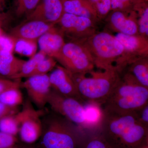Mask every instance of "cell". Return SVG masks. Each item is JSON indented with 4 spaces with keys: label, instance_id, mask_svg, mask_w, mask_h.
<instances>
[{
    "label": "cell",
    "instance_id": "9",
    "mask_svg": "<svg viewBox=\"0 0 148 148\" xmlns=\"http://www.w3.org/2000/svg\"><path fill=\"white\" fill-rule=\"evenodd\" d=\"M114 36L122 46L124 50L120 67L121 71H124L135 60L147 57L148 39L139 35H127L118 32Z\"/></svg>",
    "mask_w": 148,
    "mask_h": 148
},
{
    "label": "cell",
    "instance_id": "5",
    "mask_svg": "<svg viewBox=\"0 0 148 148\" xmlns=\"http://www.w3.org/2000/svg\"><path fill=\"white\" fill-rule=\"evenodd\" d=\"M78 41L87 49L97 68L103 70L119 68L124 50L113 35L106 32L95 33Z\"/></svg>",
    "mask_w": 148,
    "mask_h": 148
},
{
    "label": "cell",
    "instance_id": "39",
    "mask_svg": "<svg viewBox=\"0 0 148 148\" xmlns=\"http://www.w3.org/2000/svg\"><path fill=\"white\" fill-rule=\"evenodd\" d=\"M143 148H148V145L145 146V147H144Z\"/></svg>",
    "mask_w": 148,
    "mask_h": 148
},
{
    "label": "cell",
    "instance_id": "7",
    "mask_svg": "<svg viewBox=\"0 0 148 148\" xmlns=\"http://www.w3.org/2000/svg\"><path fill=\"white\" fill-rule=\"evenodd\" d=\"M54 59L73 74L88 73L95 66L89 52L78 41L65 43Z\"/></svg>",
    "mask_w": 148,
    "mask_h": 148
},
{
    "label": "cell",
    "instance_id": "11",
    "mask_svg": "<svg viewBox=\"0 0 148 148\" xmlns=\"http://www.w3.org/2000/svg\"><path fill=\"white\" fill-rule=\"evenodd\" d=\"M21 86L25 88L29 100L39 109H44L51 89L49 75L29 77L21 83Z\"/></svg>",
    "mask_w": 148,
    "mask_h": 148
},
{
    "label": "cell",
    "instance_id": "3",
    "mask_svg": "<svg viewBox=\"0 0 148 148\" xmlns=\"http://www.w3.org/2000/svg\"><path fill=\"white\" fill-rule=\"evenodd\" d=\"M42 132L38 148H78L83 135L78 127L51 110L42 117Z\"/></svg>",
    "mask_w": 148,
    "mask_h": 148
},
{
    "label": "cell",
    "instance_id": "23",
    "mask_svg": "<svg viewBox=\"0 0 148 148\" xmlns=\"http://www.w3.org/2000/svg\"><path fill=\"white\" fill-rule=\"evenodd\" d=\"M20 87H13L3 92L0 95V101L12 107H18L24 103Z\"/></svg>",
    "mask_w": 148,
    "mask_h": 148
},
{
    "label": "cell",
    "instance_id": "8",
    "mask_svg": "<svg viewBox=\"0 0 148 148\" xmlns=\"http://www.w3.org/2000/svg\"><path fill=\"white\" fill-rule=\"evenodd\" d=\"M24 116L19 128L20 139L25 144L32 145L39 140L42 132V117L47 112L45 109L36 110L29 99L23 104Z\"/></svg>",
    "mask_w": 148,
    "mask_h": 148
},
{
    "label": "cell",
    "instance_id": "28",
    "mask_svg": "<svg viewBox=\"0 0 148 148\" xmlns=\"http://www.w3.org/2000/svg\"><path fill=\"white\" fill-rule=\"evenodd\" d=\"M21 79H10L0 76V95L5 90L13 87H21Z\"/></svg>",
    "mask_w": 148,
    "mask_h": 148
},
{
    "label": "cell",
    "instance_id": "2",
    "mask_svg": "<svg viewBox=\"0 0 148 148\" xmlns=\"http://www.w3.org/2000/svg\"><path fill=\"white\" fill-rule=\"evenodd\" d=\"M121 74L102 109L118 113L136 112L148 105V88L128 72Z\"/></svg>",
    "mask_w": 148,
    "mask_h": 148
},
{
    "label": "cell",
    "instance_id": "38",
    "mask_svg": "<svg viewBox=\"0 0 148 148\" xmlns=\"http://www.w3.org/2000/svg\"><path fill=\"white\" fill-rule=\"evenodd\" d=\"M20 147H21V145L17 144V145L12 148H20Z\"/></svg>",
    "mask_w": 148,
    "mask_h": 148
},
{
    "label": "cell",
    "instance_id": "18",
    "mask_svg": "<svg viewBox=\"0 0 148 148\" xmlns=\"http://www.w3.org/2000/svg\"><path fill=\"white\" fill-rule=\"evenodd\" d=\"M83 134L78 148H114L104 138L99 127Z\"/></svg>",
    "mask_w": 148,
    "mask_h": 148
},
{
    "label": "cell",
    "instance_id": "26",
    "mask_svg": "<svg viewBox=\"0 0 148 148\" xmlns=\"http://www.w3.org/2000/svg\"><path fill=\"white\" fill-rule=\"evenodd\" d=\"M138 34L146 38L148 36V9L146 8L138 21Z\"/></svg>",
    "mask_w": 148,
    "mask_h": 148
},
{
    "label": "cell",
    "instance_id": "12",
    "mask_svg": "<svg viewBox=\"0 0 148 148\" xmlns=\"http://www.w3.org/2000/svg\"><path fill=\"white\" fill-rule=\"evenodd\" d=\"M49 76L51 89L61 95L75 98L82 103L71 73L62 66H58Z\"/></svg>",
    "mask_w": 148,
    "mask_h": 148
},
{
    "label": "cell",
    "instance_id": "24",
    "mask_svg": "<svg viewBox=\"0 0 148 148\" xmlns=\"http://www.w3.org/2000/svg\"><path fill=\"white\" fill-rule=\"evenodd\" d=\"M37 41L24 39H15L14 51L16 53L31 58L36 53Z\"/></svg>",
    "mask_w": 148,
    "mask_h": 148
},
{
    "label": "cell",
    "instance_id": "34",
    "mask_svg": "<svg viewBox=\"0 0 148 148\" xmlns=\"http://www.w3.org/2000/svg\"><path fill=\"white\" fill-rule=\"evenodd\" d=\"M130 0H111V8L112 9L123 8L126 3Z\"/></svg>",
    "mask_w": 148,
    "mask_h": 148
},
{
    "label": "cell",
    "instance_id": "31",
    "mask_svg": "<svg viewBox=\"0 0 148 148\" xmlns=\"http://www.w3.org/2000/svg\"><path fill=\"white\" fill-rule=\"evenodd\" d=\"M101 15L107 14L111 9V0H90Z\"/></svg>",
    "mask_w": 148,
    "mask_h": 148
},
{
    "label": "cell",
    "instance_id": "27",
    "mask_svg": "<svg viewBox=\"0 0 148 148\" xmlns=\"http://www.w3.org/2000/svg\"><path fill=\"white\" fill-rule=\"evenodd\" d=\"M15 39L4 34L0 36V51L12 53L14 51Z\"/></svg>",
    "mask_w": 148,
    "mask_h": 148
},
{
    "label": "cell",
    "instance_id": "6",
    "mask_svg": "<svg viewBox=\"0 0 148 148\" xmlns=\"http://www.w3.org/2000/svg\"><path fill=\"white\" fill-rule=\"evenodd\" d=\"M47 104L51 110L75 125L82 133L93 129L86 119L85 106L77 99L64 96L51 89Z\"/></svg>",
    "mask_w": 148,
    "mask_h": 148
},
{
    "label": "cell",
    "instance_id": "17",
    "mask_svg": "<svg viewBox=\"0 0 148 148\" xmlns=\"http://www.w3.org/2000/svg\"><path fill=\"white\" fill-rule=\"evenodd\" d=\"M25 62L14 56L12 53L0 51V76L11 79L20 71Z\"/></svg>",
    "mask_w": 148,
    "mask_h": 148
},
{
    "label": "cell",
    "instance_id": "22",
    "mask_svg": "<svg viewBox=\"0 0 148 148\" xmlns=\"http://www.w3.org/2000/svg\"><path fill=\"white\" fill-rule=\"evenodd\" d=\"M46 55L40 51L34 56L30 58L28 61H26L22 66L20 71L13 76L11 79H21L22 78H27L37 66L46 57Z\"/></svg>",
    "mask_w": 148,
    "mask_h": 148
},
{
    "label": "cell",
    "instance_id": "37",
    "mask_svg": "<svg viewBox=\"0 0 148 148\" xmlns=\"http://www.w3.org/2000/svg\"><path fill=\"white\" fill-rule=\"evenodd\" d=\"M2 20L3 19H0V36L4 34L2 28Z\"/></svg>",
    "mask_w": 148,
    "mask_h": 148
},
{
    "label": "cell",
    "instance_id": "36",
    "mask_svg": "<svg viewBox=\"0 0 148 148\" xmlns=\"http://www.w3.org/2000/svg\"><path fill=\"white\" fill-rule=\"evenodd\" d=\"M20 148H38L36 146L32 145H28V144H25V145H21Z\"/></svg>",
    "mask_w": 148,
    "mask_h": 148
},
{
    "label": "cell",
    "instance_id": "35",
    "mask_svg": "<svg viewBox=\"0 0 148 148\" xmlns=\"http://www.w3.org/2000/svg\"><path fill=\"white\" fill-rule=\"evenodd\" d=\"M4 4V0H0V19H3L5 18V15L1 13Z\"/></svg>",
    "mask_w": 148,
    "mask_h": 148
},
{
    "label": "cell",
    "instance_id": "33",
    "mask_svg": "<svg viewBox=\"0 0 148 148\" xmlns=\"http://www.w3.org/2000/svg\"><path fill=\"white\" fill-rule=\"evenodd\" d=\"M136 112L140 123L148 127V104Z\"/></svg>",
    "mask_w": 148,
    "mask_h": 148
},
{
    "label": "cell",
    "instance_id": "29",
    "mask_svg": "<svg viewBox=\"0 0 148 148\" xmlns=\"http://www.w3.org/2000/svg\"><path fill=\"white\" fill-rule=\"evenodd\" d=\"M16 136L0 132V148H12L18 144Z\"/></svg>",
    "mask_w": 148,
    "mask_h": 148
},
{
    "label": "cell",
    "instance_id": "32",
    "mask_svg": "<svg viewBox=\"0 0 148 148\" xmlns=\"http://www.w3.org/2000/svg\"><path fill=\"white\" fill-rule=\"evenodd\" d=\"M21 110L19 106L12 107L7 106L0 101V120L7 116L16 114Z\"/></svg>",
    "mask_w": 148,
    "mask_h": 148
},
{
    "label": "cell",
    "instance_id": "20",
    "mask_svg": "<svg viewBox=\"0 0 148 148\" xmlns=\"http://www.w3.org/2000/svg\"><path fill=\"white\" fill-rule=\"evenodd\" d=\"M86 5L81 0H66L63 3L64 13L87 17L95 22V12Z\"/></svg>",
    "mask_w": 148,
    "mask_h": 148
},
{
    "label": "cell",
    "instance_id": "21",
    "mask_svg": "<svg viewBox=\"0 0 148 148\" xmlns=\"http://www.w3.org/2000/svg\"><path fill=\"white\" fill-rule=\"evenodd\" d=\"M24 116V111L22 109L16 114L3 118L0 120V132L16 136L18 134Z\"/></svg>",
    "mask_w": 148,
    "mask_h": 148
},
{
    "label": "cell",
    "instance_id": "19",
    "mask_svg": "<svg viewBox=\"0 0 148 148\" xmlns=\"http://www.w3.org/2000/svg\"><path fill=\"white\" fill-rule=\"evenodd\" d=\"M128 72L140 84L148 88L147 57L138 58L128 65Z\"/></svg>",
    "mask_w": 148,
    "mask_h": 148
},
{
    "label": "cell",
    "instance_id": "40",
    "mask_svg": "<svg viewBox=\"0 0 148 148\" xmlns=\"http://www.w3.org/2000/svg\"><path fill=\"white\" fill-rule=\"evenodd\" d=\"M23 1V0H18V3L20 2L21 1Z\"/></svg>",
    "mask_w": 148,
    "mask_h": 148
},
{
    "label": "cell",
    "instance_id": "15",
    "mask_svg": "<svg viewBox=\"0 0 148 148\" xmlns=\"http://www.w3.org/2000/svg\"><path fill=\"white\" fill-rule=\"evenodd\" d=\"M40 51L49 57L55 58L65 44L64 34L61 30L53 27L38 40Z\"/></svg>",
    "mask_w": 148,
    "mask_h": 148
},
{
    "label": "cell",
    "instance_id": "13",
    "mask_svg": "<svg viewBox=\"0 0 148 148\" xmlns=\"http://www.w3.org/2000/svg\"><path fill=\"white\" fill-rule=\"evenodd\" d=\"M64 13L63 3L60 0H42L27 20H39L55 25Z\"/></svg>",
    "mask_w": 148,
    "mask_h": 148
},
{
    "label": "cell",
    "instance_id": "14",
    "mask_svg": "<svg viewBox=\"0 0 148 148\" xmlns=\"http://www.w3.org/2000/svg\"><path fill=\"white\" fill-rule=\"evenodd\" d=\"M27 22L12 29L9 36L14 39L36 41L55 25L36 20H27Z\"/></svg>",
    "mask_w": 148,
    "mask_h": 148
},
{
    "label": "cell",
    "instance_id": "16",
    "mask_svg": "<svg viewBox=\"0 0 148 148\" xmlns=\"http://www.w3.org/2000/svg\"><path fill=\"white\" fill-rule=\"evenodd\" d=\"M110 23L114 30L118 33L130 35H139L138 21L128 18L119 11L112 14Z\"/></svg>",
    "mask_w": 148,
    "mask_h": 148
},
{
    "label": "cell",
    "instance_id": "4",
    "mask_svg": "<svg viewBox=\"0 0 148 148\" xmlns=\"http://www.w3.org/2000/svg\"><path fill=\"white\" fill-rule=\"evenodd\" d=\"M86 74H73L78 92L82 100L101 107L110 94L120 77L116 69L104 70L103 72H89Z\"/></svg>",
    "mask_w": 148,
    "mask_h": 148
},
{
    "label": "cell",
    "instance_id": "25",
    "mask_svg": "<svg viewBox=\"0 0 148 148\" xmlns=\"http://www.w3.org/2000/svg\"><path fill=\"white\" fill-rule=\"evenodd\" d=\"M56 64V61L54 58L49 56L46 57L37 66L28 77L34 76L46 75L55 68Z\"/></svg>",
    "mask_w": 148,
    "mask_h": 148
},
{
    "label": "cell",
    "instance_id": "30",
    "mask_svg": "<svg viewBox=\"0 0 148 148\" xmlns=\"http://www.w3.org/2000/svg\"><path fill=\"white\" fill-rule=\"evenodd\" d=\"M40 0H23L18 3L17 13L19 14L34 10L39 3Z\"/></svg>",
    "mask_w": 148,
    "mask_h": 148
},
{
    "label": "cell",
    "instance_id": "10",
    "mask_svg": "<svg viewBox=\"0 0 148 148\" xmlns=\"http://www.w3.org/2000/svg\"><path fill=\"white\" fill-rule=\"evenodd\" d=\"M58 23L63 34L73 40H84L95 33V22L87 17L64 13Z\"/></svg>",
    "mask_w": 148,
    "mask_h": 148
},
{
    "label": "cell",
    "instance_id": "1",
    "mask_svg": "<svg viewBox=\"0 0 148 148\" xmlns=\"http://www.w3.org/2000/svg\"><path fill=\"white\" fill-rule=\"evenodd\" d=\"M101 109L98 127L114 148H143L148 145V127L140 123L137 112L118 113Z\"/></svg>",
    "mask_w": 148,
    "mask_h": 148
}]
</instances>
